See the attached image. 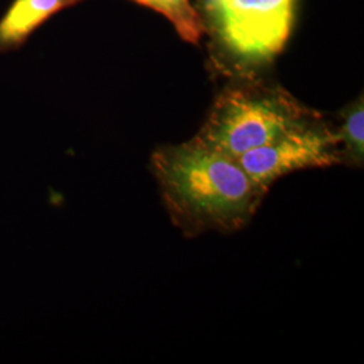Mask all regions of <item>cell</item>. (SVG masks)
Masks as SVG:
<instances>
[{
	"mask_svg": "<svg viewBox=\"0 0 364 364\" xmlns=\"http://www.w3.org/2000/svg\"><path fill=\"white\" fill-rule=\"evenodd\" d=\"M150 168L170 220L188 237L243 230L269 192L248 176L237 158L195 136L158 147Z\"/></svg>",
	"mask_w": 364,
	"mask_h": 364,
	"instance_id": "1",
	"label": "cell"
},
{
	"mask_svg": "<svg viewBox=\"0 0 364 364\" xmlns=\"http://www.w3.org/2000/svg\"><path fill=\"white\" fill-rule=\"evenodd\" d=\"M297 0H200L198 14L212 39L218 72L257 78L287 46Z\"/></svg>",
	"mask_w": 364,
	"mask_h": 364,
	"instance_id": "2",
	"label": "cell"
},
{
	"mask_svg": "<svg viewBox=\"0 0 364 364\" xmlns=\"http://www.w3.org/2000/svg\"><path fill=\"white\" fill-rule=\"evenodd\" d=\"M313 112L279 85L263 82L259 77L234 80L216 97L195 138L227 156L239 158L270 142Z\"/></svg>",
	"mask_w": 364,
	"mask_h": 364,
	"instance_id": "3",
	"label": "cell"
},
{
	"mask_svg": "<svg viewBox=\"0 0 364 364\" xmlns=\"http://www.w3.org/2000/svg\"><path fill=\"white\" fill-rule=\"evenodd\" d=\"M248 176L264 189L293 171L341 165L335 126L316 111L270 142L237 158Z\"/></svg>",
	"mask_w": 364,
	"mask_h": 364,
	"instance_id": "4",
	"label": "cell"
},
{
	"mask_svg": "<svg viewBox=\"0 0 364 364\" xmlns=\"http://www.w3.org/2000/svg\"><path fill=\"white\" fill-rule=\"evenodd\" d=\"M84 0H13L0 18V55L21 49L55 14Z\"/></svg>",
	"mask_w": 364,
	"mask_h": 364,
	"instance_id": "5",
	"label": "cell"
},
{
	"mask_svg": "<svg viewBox=\"0 0 364 364\" xmlns=\"http://www.w3.org/2000/svg\"><path fill=\"white\" fill-rule=\"evenodd\" d=\"M338 134L341 165L362 168L364 162V107L360 96L340 112Z\"/></svg>",
	"mask_w": 364,
	"mask_h": 364,
	"instance_id": "6",
	"label": "cell"
},
{
	"mask_svg": "<svg viewBox=\"0 0 364 364\" xmlns=\"http://www.w3.org/2000/svg\"><path fill=\"white\" fill-rule=\"evenodd\" d=\"M164 15L183 41L197 45L205 34L203 19L191 0H132Z\"/></svg>",
	"mask_w": 364,
	"mask_h": 364,
	"instance_id": "7",
	"label": "cell"
}]
</instances>
